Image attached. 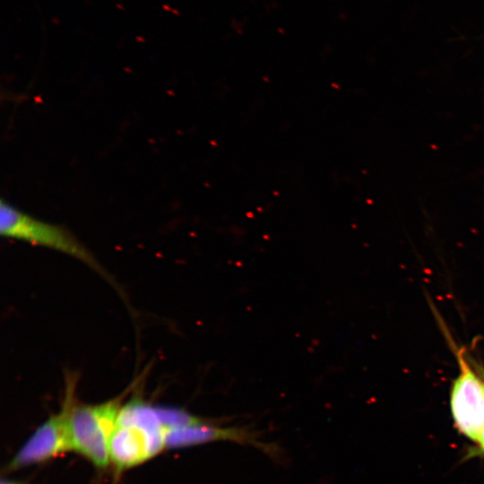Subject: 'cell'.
Wrapping results in <instances>:
<instances>
[{
  "mask_svg": "<svg viewBox=\"0 0 484 484\" xmlns=\"http://www.w3.org/2000/svg\"><path fill=\"white\" fill-rule=\"evenodd\" d=\"M73 388L66 394L68 426L72 450L84 456L98 468L110 462L109 441L122 405L120 398L89 405L75 404Z\"/></svg>",
  "mask_w": 484,
  "mask_h": 484,
  "instance_id": "4",
  "label": "cell"
},
{
  "mask_svg": "<svg viewBox=\"0 0 484 484\" xmlns=\"http://www.w3.org/2000/svg\"><path fill=\"white\" fill-rule=\"evenodd\" d=\"M1 484H18V483L13 482V481H10V480H2Z\"/></svg>",
  "mask_w": 484,
  "mask_h": 484,
  "instance_id": "8",
  "label": "cell"
},
{
  "mask_svg": "<svg viewBox=\"0 0 484 484\" xmlns=\"http://www.w3.org/2000/svg\"><path fill=\"white\" fill-rule=\"evenodd\" d=\"M68 450H72V443L65 399L62 411L36 429L11 460L8 469L18 470L43 462Z\"/></svg>",
  "mask_w": 484,
  "mask_h": 484,
  "instance_id": "5",
  "label": "cell"
},
{
  "mask_svg": "<svg viewBox=\"0 0 484 484\" xmlns=\"http://www.w3.org/2000/svg\"><path fill=\"white\" fill-rule=\"evenodd\" d=\"M0 234L68 255L111 281L92 253L66 228L33 217L4 200L0 202Z\"/></svg>",
  "mask_w": 484,
  "mask_h": 484,
  "instance_id": "2",
  "label": "cell"
},
{
  "mask_svg": "<svg viewBox=\"0 0 484 484\" xmlns=\"http://www.w3.org/2000/svg\"><path fill=\"white\" fill-rule=\"evenodd\" d=\"M165 437L159 407L133 400L120 408L109 441L110 462L119 470L136 466L166 448Z\"/></svg>",
  "mask_w": 484,
  "mask_h": 484,
  "instance_id": "1",
  "label": "cell"
},
{
  "mask_svg": "<svg viewBox=\"0 0 484 484\" xmlns=\"http://www.w3.org/2000/svg\"><path fill=\"white\" fill-rule=\"evenodd\" d=\"M444 333L460 368L450 390L452 419L460 434L480 445L484 432V366Z\"/></svg>",
  "mask_w": 484,
  "mask_h": 484,
  "instance_id": "3",
  "label": "cell"
},
{
  "mask_svg": "<svg viewBox=\"0 0 484 484\" xmlns=\"http://www.w3.org/2000/svg\"><path fill=\"white\" fill-rule=\"evenodd\" d=\"M479 446L481 452L484 454V432H483L482 438L480 440Z\"/></svg>",
  "mask_w": 484,
  "mask_h": 484,
  "instance_id": "7",
  "label": "cell"
},
{
  "mask_svg": "<svg viewBox=\"0 0 484 484\" xmlns=\"http://www.w3.org/2000/svg\"><path fill=\"white\" fill-rule=\"evenodd\" d=\"M215 441H232L243 445L264 446L246 428L212 426L210 421L169 428L166 430L165 447L182 448Z\"/></svg>",
  "mask_w": 484,
  "mask_h": 484,
  "instance_id": "6",
  "label": "cell"
}]
</instances>
